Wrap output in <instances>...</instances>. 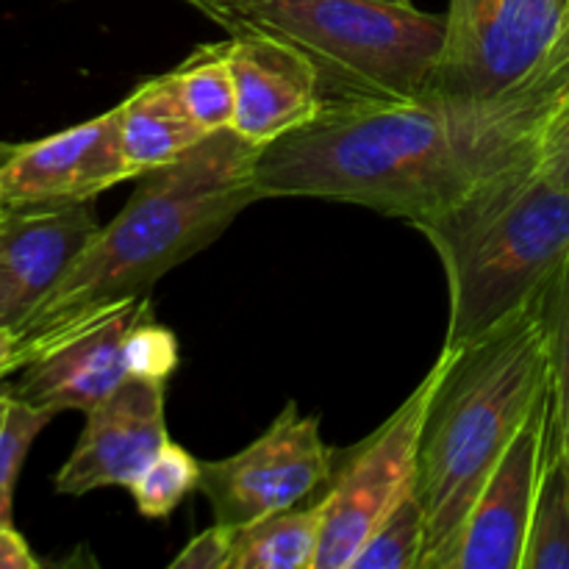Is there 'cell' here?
I'll use <instances>...</instances> for the list:
<instances>
[{"instance_id": "obj_21", "label": "cell", "mask_w": 569, "mask_h": 569, "mask_svg": "<svg viewBox=\"0 0 569 569\" xmlns=\"http://www.w3.org/2000/svg\"><path fill=\"white\" fill-rule=\"evenodd\" d=\"M542 315L548 328L550 392H553L556 431L569 465V256L542 292Z\"/></svg>"}, {"instance_id": "obj_18", "label": "cell", "mask_w": 569, "mask_h": 569, "mask_svg": "<svg viewBox=\"0 0 569 569\" xmlns=\"http://www.w3.org/2000/svg\"><path fill=\"white\" fill-rule=\"evenodd\" d=\"M178 94L206 133L231 128L233 122V78L228 67L226 42L200 44L172 70Z\"/></svg>"}, {"instance_id": "obj_1", "label": "cell", "mask_w": 569, "mask_h": 569, "mask_svg": "<svg viewBox=\"0 0 569 569\" xmlns=\"http://www.w3.org/2000/svg\"><path fill=\"white\" fill-rule=\"evenodd\" d=\"M550 106L553 87L531 81L498 98L428 87L326 109L261 150L256 183L261 198L339 200L417 226L537 161Z\"/></svg>"}, {"instance_id": "obj_9", "label": "cell", "mask_w": 569, "mask_h": 569, "mask_svg": "<svg viewBox=\"0 0 569 569\" xmlns=\"http://www.w3.org/2000/svg\"><path fill=\"white\" fill-rule=\"evenodd\" d=\"M137 178L120 142L117 111L17 148L0 170V203L9 211L92 203L100 192Z\"/></svg>"}, {"instance_id": "obj_10", "label": "cell", "mask_w": 569, "mask_h": 569, "mask_svg": "<svg viewBox=\"0 0 569 569\" xmlns=\"http://www.w3.org/2000/svg\"><path fill=\"white\" fill-rule=\"evenodd\" d=\"M553 431L550 383L483 483L448 569H522L545 456Z\"/></svg>"}, {"instance_id": "obj_31", "label": "cell", "mask_w": 569, "mask_h": 569, "mask_svg": "<svg viewBox=\"0 0 569 569\" xmlns=\"http://www.w3.org/2000/svg\"><path fill=\"white\" fill-rule=\"evenodd\" d=\"M9 214H11V211H9V209H6V206H3V203H0V228H3V226H6V220H9Z\"/></svg>"}, {"instance_id": "obj_16", "label": "cell", "mask_w": 569, "mask_h": 569, "mask_svg": "<svg viewBox=\"0 0 569 569\" xmlns=\"http://www.w3.org/2000/svg\"><path fill=\"white\" fill-rule=\"evenodd\" d=\"M322 506L278 511L233 531L228 569H315Z\"/></svg>"}, {"instance_id": "obj_32", "label": "cell", "mask_w": 569, "mask_h": 569, "mask_svg": "<svg viewBox=\"0 0 569 569\" xmlns=\"http://www.w3.org/2000/svg\"><path fill=\"white\" fill-rule=\"evenodd\" d=\"M389 3H411V0H389Z\"/></svg>"}, {"instance_id": "obj_8", "label": "cell", "mask_w": 569, "mask_h": 569, "mask_svg": "<svg viewBox=\"0 0 569 569\" xmlns=\"http://www.w3.org/2000/svg\"><path fill=\"white\" fill-rule=\"evenodd\" d=\"M333 453L315 415L289 400L272 426L239 453L200 461L198 492L209 500L217 526L239 531L261 517L300 506L328 487Z\"/></svg>"}, {"instance_id": "obj_27", "label": "cell", "mask_w": 569, "mask_h": 569, "mask_svg": "<svg viewBox=\"0 0 569 569\" xmlns=\"http://www.w3.org/2000/svg\"><path fill=\"white\" fill-rule=\"evenodd\" d=\"M553 87V106H550V117H548V128L545 133L553 131V128H561L569 122V70L556 76L553 81H548Z\"/></svg>"}, {"instance_id": "obj_22", "label": "cell", "mask_w": 569, "mask_h": 569, "mask_svg": "<svg viewBox=\"0 0 569 569\" xmlns=\"http://www.w3.org/2000/svg\"><path fill=\"white\" fill-rule=\"evenodd\" d=\"M50 420V411L37 409L17 392H0V526H11L17 476L33 439Z\"/></svg>"}, {"instance_id": "obj_33", "label": "cell", "mask_w": 569, "mask_h": 569, "mask_svg": "<svg viewBox=\"0 0 569 569\" xmlns=\"http://www.w3.org/2000/svg\"><path fill=\"white\" fill-rule=\"evenodd\" d=\"M0 326H3V306H0Z\"/></svg>"}, {"instance_id": "obj_34", "label": "cell", "mask_w": 569, "mask_h": 569, "mask_svg": "<svg viewBox=\"0 0 569 569\" xmlns=\"http://www.w3.org/2000/svg\"><path fill=\"white\" fill-rule=\"evenodd\" d=\"M567 22H569V20H567Z\"/></svg>"}, {"instance_id": "obj_7", "label": "cell", "mask_w": 569, "mask_h": 569, "mask_svg": "<svg viewBox=\"0 0 569 569\" xmlns=\"http://www.w3.org/2000/svg\"><path fill=\"white\" fill-rule=\"evenodd\" d=\"M569 20V0H450L431 87L498 98L539 76Z\"/></svg>"}, {"instance_id": "obj_26", "label": "cell", "mask_w": 569, "mask_h": 569, "mask_svg": "<svg viewBox=\"0 0 569 569\" xmlns=\"http://www.w3.org/2000/svg\"><path fill=\"white\" fill-rule=\"evenodd\" d=\"M31 548L14 526H0V569H37Z\"/></svg>"}, {"instance_id": "obj_2", "label": "cell", "mask_w": 569, "mask_h": 569, "mask_svg": "<svg viewBox=\"0 0 569 569\" xmlns=\"http://www.w3.org/2000/svg\"><path fill=\"white\" fill-rule=\"evenodd\" d=\"M261 150L226 128L183 159L144 172L120 214L98 228L76 264L14 328L22 367L76 328L144 298L167 272L217 242L261 200L256 183Z\"/></svg>"}, {"instance_id": "obj_17", "label": "cell", "mask_w": 569, "mask_h": 569, "mask_svg": "<svg viewBox=\"0 0 569 569\" xmlns=\"http://www.w3.org/2000/svg\"><path fill=\"white\" fill-rule=\"evenodd\" d=\"M522 569H569V465L556 431V415Z\"/></svg>"}, {"instance_id": "obj_4", "label": "cell", "mask_w": 569, "mask_h": 569, "mask_svg": "<svg viewBox=\"0 0 569 569\" xmlns=\"http://www.w3.org/2000/svg\"><path fill=\"white\" fill-rule=\"evenodd\" d=\"M417 231L448 276L445 348H465L545 292L569 256V189L539 159L495 178Z\"/></svg>"}, {"instance_id": "obj_13", "label": "cell", "mask_w": 569, "mask_h": 569, "mask_svg": "<svg viewBox=\"0 0 569 569\" xmlns=\"http://www.w3.org/2000/svg\"><path fill=\"white\" fill-rule=\"evenodd\" d=\"M226 56L233 78L231 131L248 142L267 148L315 122L326 109L315 70L283 44L228 37Z\"/></svg>"}, {"instance_id": "obj_14", "label": "cell", "mask_w": 569, "mask_h": 569, "mask_svg": "<svg viewBox=\"0 0 569 569\" xmlns=\"http://www.w3.org/2000/svg\"><path fill=\"white\" fill-rule=\"evenodd\" d=\"M98 220L89 203L11 211L0 228V306L3 326L17 328L76 264Z\"/></svg>"}, {"instance_id": "obj_11", "label": "cell", "mask_w": 569, "mask_h": 569, "mask_svg": "<svg viewBox=\"0 0 569 569\" xmlns=\"http://www.w3.org/2000/svg\"><path fill=\"white\" fill-rule=\"evenodd\" d=\"M167 383L128 376L103 403L87 411V426L70 459L56 472V492L81 498L94 489L131 487L148 461L170 442L164 420Z\"/></svg>"}, {"instance_id": "obj_5", "label": "cell", "mask_w": 569, "mask_h": 569, "mask_svg": "<svg viewBox=\"0 0 569 569\" xmlns=\"http://www.w3.org/2000/svg\"><path fill=\"white\" fill-rule=\"evenodd\" d=\"M187 3L228 37L272 39L300 56L315 70L326 109L426 92L445 37V14L389 0Z\"/></svg>"}, {"instance_id": "obj_6", "label": "cell", "mask_w": 569, "mask_h": 569, "mask_svg": "<svg viewBox=\"0 0 569 569\" xmlns=\"http://www.w3.org/2000/svg\"><path fill=\"white\" fill-rule=\"evenodd\" d=\"M450 359L453 348H442L403 406L376 433L356 445L331 472L326 495L320 498L322 526L315 569H350L365 539L415 487L422 422Z\"/></svg>"}, {"instance_id": "obj_24", "label": "cell", "mask_w": 569, "mask_h": 569, "mask_svg": "<svg viewBox=\"0 0 569 569\" xmlns=\"http://www.w3.org/2000/svg\"><path fill=\"white\" fill-rule=\"evenodd\" d=\"M233 545V528L211 526L187 542V548L170 561L172 569H228Z\"/></svg>"}, {"instance_id": "obj_12", "label": "cell", "mask_w": 569, "mask_h": 569, "mask_svg": "<svg viewBox=\"0 0 569 569\" xmlns=\"http://www.w3.org/2000/svg\"><path fill=\"white\" fill-rule=\"evenodd\" d=\"M148 303V298L128 300L67 333L22 367L14 392L50 415L92 411L128 378L126 333Z\"/></svg>"}, {"instance_id": "obj_3", "label": "cell", "mask_w": 569, "mask_h": 569, "mask_svg": "<svg viewBox=\"0 0 569 569\" xmlns=\"http://www.w3.org/2000/svg\"><path fill=\"white\" fill-rule=\"evenodd\" d=\"M550 383L542 295L476 342L453 350L417 450L415 495L426 515L420 569H448L483 483Z\"/></svg>"}, {"instance_id": "obj_20", "label": "cell", "mask_w": 569, "mask_h": 569, "mask_svg": "<svg viewBox=\"0 0 569 569\" xmlns=\"http://www.w3.org/2000/svg\"><path fill=\"white\" fill-rule=\"evenodd\" d=\"M198 483L200 461L181 445L167 442L139 472L128 492H131L139 515L148 520H164L183 503V498L198 492Z\"/></svg>"}, {"instance_id": "obj_19", "label": "cell", "mask_w": 569, "mask_h": 569, "mask_svg": "<svg viewBox=\"0 0 569 569\" xmlns=\"http://www.w3.org/2000/svg\"><path fill=\"white\" fill-rule=\"evenodd\" d=\"M426 556V515L415 487L365 539L350 569H420Z\"/></svg>"}, {"instance_id": "obj_15", "label": "cell", "mask_w": 569, "mask_h": 569, "mask_svg": "<svg viewBox=\"0 0 569 569\" xmlns=\"http://www.w3.org/2000/svg\"><path fill=\"white\" fill-rule=\"evenodd\" d=\"M114 111L122 153L137 178L183 159L211 137L187 111L172 72L139 83L122 103L114 106Z\"/></svg>"}, {"instance_id": "obj_28", "label": "cell", "mask_w": 569, "mask_h": 569, "mask_svg": "<svg viewBox=\"0 0 569 569\" xmlns=\"http://www.w3.org/2000/svg\"><path fill=\"white\" fill-rule=\"evenodd\" d=\"M569 70V22L565 26V31H561L559 42L553 44V50H550L548 61L542 64V70H539V76L533 78L537 83H548L553 81L556 76H561V72Z\"/></svg>"}, {"instance_id": "obj_30", "label": "cell", "mask_w": 569, "mask_h": 569, "mask_svg": "<svg viewBox=\"0 0 569 569\" xmlns=\"http://www.w3.org/2000/svg\"><path fill=\"white\" fill-rule=\"evenodd\" d=\"M17 148H20V144H14V142H3V139H0V170H3L6 161H9L11 156L17 153Z\"/></svg>"}, {"instance_id": "obj_23", "label": "cell", "mask_w": 569, "mask_h": 569, "mask_svg": "<svg viewBox=\"0 0 569 569\" xmlns=\"http://www.w3.org/2000/svg\"><path fill=\"white\" fill-rule=\"evenodd\" d=\"M126 370L133 378L148 381H170L178 370V339L170 328L159 326L150 303L137 317L126 333Z\"/></svg>"}, {"instance_id": "obj_25", "label": "cell", "mask_w": 569, "mask_h": 569, "mask_svg": "<svg viewBox=\"0 0 569 569\" xmlns=\"http://www.w3.org/2000/svg\"><path fill=\"white\" fill-rule=\"evenodd\" d=\"M539 170L569 189V122L545 133L539 148Z\"/></svg>"}, {"instance_id": "obj_29", "label": "cell", "mask_w": 569, "mask_h": 569, "mask_svg": "<svg viewBox=\"0 0 569 569\" xmlns=\"http://www.w3.org/2000/svg\"><path fill=\"white\" fill-rule=\"evenodd\" d=\"M14 370H22L20 337H17L14 328L0 326V381Z\"/></svg>"}]
</instances>
